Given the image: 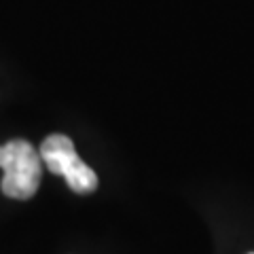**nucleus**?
Segmentation results:
<instances>
[{"label":"nucleus","instance_id":"obj_1","mask_svg":"<svg viewBox=\"0 0 254 254\" xmlns=\"http://www.w3.org/2000/svg\"><path fill=\"white\" fill-rule=\"evenodd\" d=\"M0 168L4 170L0 189L6 197L26 201L36 195L43 178V159L28 140H9L0 146Z\"/></svg>","mask_w":254,"mask_h":254},{"label":"nucleus","instance_id":"obj_2","mask_svg":"<svg viewBox=\"0 0 254 254\" xmlns=\"http://www.w3.org/2000/svg\"><path fill=\"white\" fill-rule=\"evenodd\" d=\"M38 153H41L45 168L62 176L74 193L87 195L98 189V176H95V172L85 161L78 159L74 142L68 136L53 133V136L45 138Z\"/></svg>","mask_w":254,"mask_h":254}]
</instances>
